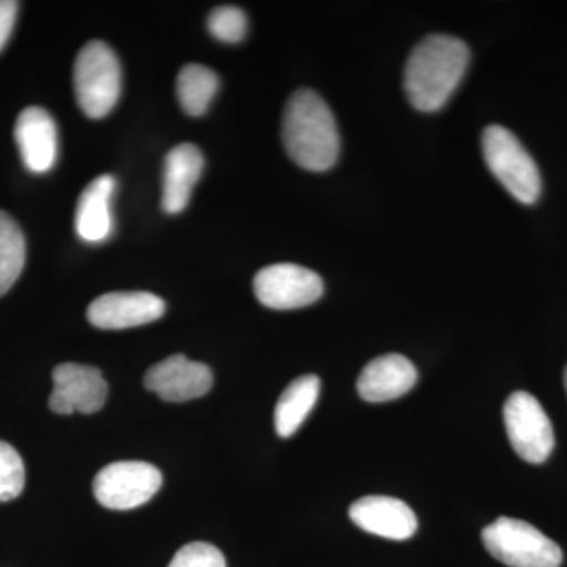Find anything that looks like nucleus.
Segmentation results:
<instances>
[{
  "instance_id": "f257e3e1",
  "label": "nucleus",
  "mask_w": 567,
  "mask_h": 567,
  "mask_svg": "<svg viewBox=\"0 0 567 567\" xmlns=\"http://www.w3.org/2000/svg\"><path fill=\"white\" fill-rule=\"evenodd\" d=\"M470 63L464 41L445 33L425 37L413 48L404 73L406 99L415 110H443L456 92Z\"/></svg>"
},
{
  "instance_id": "f03ea898",
  "label": "nucleus",
  "mask_w": 567,
  "mask_h": 567,
  "mask_svg": "<svg viewBox=\"0 0 567 567\" xmlns=\"http://www.w3.org/2000/svg\"><path fill=\"white\" fill-rule=\"evenodd\" d=\"M282 142L290 159L311 173H324L338 163V125L319 93L301 89L290 96L284 110Z\"/></svg>"
},
{
  "instance_id": "7ed1b4c3",
  "label": "nucleus",
  "mask_w": 567,
  "mask_h": 567,
  "mask_svg": "<svg viewBox=\"0 0 567 567\" xmlns=\"http://www.w3.org/2000/svg\"><path fill=\"white\" fill-rule=\"evenodd\" d=\"M484 159L492 175L514 199L533 205L543 193L539 167L522 142L505 126H487L481 137Z\"/></svg>"
},
{
  "instance_id": "20e7f679",
  "label": "nucleus",
  "mask_w": 567,
  "mask_h": 567,
  "mask_svg": "<svg viewBox=\"0 0 567 567\" xmlns=\"http://www.w3.org/2000/svg\"><path fill=\"white\" fill-rule=\"evenodd\" d=\"M73 85L78 104L93 121L114 110L122 93V66L104 41H91L82 48L74 62Z\"/></svg>"
},
{
  "instance_id": "39448f33",
  "label": "nucleus",
  "mask_w": 567,
  "mask_h": 567,
  "mask_svg": "<svg viewBox=\"0 0 567 567\" xmlns=\"http://www.w3.org/2000/svg\"><path fill=\"white\" fill-rule=\"evenodd\" d=\"M488 554L509 567H559L563 551L536 527L517 518L499 517L483 529Z\"/></svg>"
},
{
  "instance_id": "423d86ee",
  "label": "nucleus",
  "mask_w": 567,
  "mask_h": 567,
  "mask_svg": "<svg viewBox=\"0 0 567 567\" xmlns=\"http://www.w3.org/2000/svg\"><path fill=\"white\" fill-rule=\"evenodd\" d=\"M503 417L511 446L528 464H544L555 447L550 417L535 395L517 391L507 398Z\"/></svg>"
},
{
  "instance_id": "0eeeda50",
  "label": "nucleus",
  "mask_w": 567,
  "mask_h": 567,
  "mask_svg": "<svg viewBox=\"0 0 567 567\" xmlns=\"http://www.w3.org/2000/svg\"><path fill=\"white\" fill-rule=\"evenodd\" d=\"M162 484V472L147 462H114L93 480V494L107 509L130 511L151 502Z\"/></svg>"
},
{
  "instance_id": "6e6552de",
  "label": "nucleus",
  "mask_w": 567,
  "mask_h": 567,
  "mask_svg": "<svg viewBox=\"0 0 567 567\" xmlns=\"http://www.w3.org/2000/svg\"><path fill=\"white\" fill-rule=\"evenodd\" d=\"M254 293L267 308L290 311L319 301L323 281L316 271L301 265L275 264L256 275Z\"/></svg>"
},
{
  "instance_id": "1a4fd4ad",
  "label": "nucleus",
  "mask_w": 567,
  "mask_h": 567,
  "mask_svg": "<svg viewBox=\"0 0 567 567\" xmlns=\"http://www.w3.org/2000/svg\"><path fill=\"white\" fill-rule=\"evenodd\" d=\"M50 406L59 415L80 412L84 415L100 412L106 404L107 382L102 371L93 365L63 363L52 372Z\"/></svg>"
},
{
  "instance_id": "9d476101",
  "label": "nucleus",
  "mask_w": 567,
  "mask_h": 567,
  "mask_svg": "<svg viewBox=\"0 0 567 567\" xmlns=\"http://www.w3.org/2000/svg\"><path fill=\"white\" fill-rule=\"evenodd\" d=\"M144 385L163 401L188 402L212 390L213 372L207 364L174 354L148 369Z\"/></svg>"
},
{
  "instance_id": "9b49d317",
  "label": "nucleus",
  "mask_w": 567,
  "mask_h": 567,
  "mask_svg": "<svg viewBox=\"0 0 567 567\" xmlns=\"http://www.w3.org/2000/svg\"><path fill=\"white\" fill-rule=\"evenodd\" d=\"M166 305L148 292H112L92 301L87 319L100 330H126L162 319Z\"/></svg>"
},
{
  "instance_id": "f8f14e48",
  "label": "nucleus",
  "mask_w": 567,
  "mask_h": 567,
  "mask_svg": "<svg viewBox=\"0 0 567 567\" xmlns=\"http://www.w3.org/2000/svg\"><path fill=\"white\" fill-rule=\"evenodd\" d=\"M14 140L24 166L33 174L50 173L58 163V125L43 107L29 106L14 125Z\"/></svg>"
},
{
  "instance_id": "ddd939ff",
  "label": "nucleus",
  "mask_w": 567,
  "mask_h": 567,
  "mask_svg": "<svg viewBox=\"0 0 567 567\" xmlns=\"http://www.w3.org/2000/svg\"><path fill=\"white\" fill-rule=\"evenodd\" d=\"M349 516L358 528L391 540L410 539L417 529L412 507L393 496H363L350 506Z\"/></svg>"
},
{
  "instance_id": "4468645a",
  "label": "nucleus",
  "mask_w": 567,
  "mask_h": 567,
  "mask_svg": "<svg viewBox=\"0 0 567 567\" xmlns=\"http://www.w3.org/2000/svg\"><path fill=\"white\" fill-rule=\"evenodd\" d=\"M417 382L415 364L402 354L390 353L365 365L358 379V394L365 402L382 404L409 393Z\"/></svg>"
},
{
  "instance_id": "2eb2a0df",
  "label": "nucleus",
  "mask_w": 567,
  "mask_h": 567,
  "mask_svg": "<svg viewBox=\"0 0 567 567\" xmlns=\"http://www.w3.org/2000/svg\"><path fill=\"white\" fill-rule=\"evenodd\" d=\"M204 171V155L194 144H181L167 153L163 171V210L177 215L188 207Z\"/></svg>"
},
{
  "instance_id": "dca6fc26",
  "label": "nucleus",
  "mask_w": 567,
  "mask_h": 567,
  "mask_svg": "<svg viewBox=\"0 0 567 567\" xmlns=\"http://www.w3.org/2000/svg\"><path fill=\"white\" fill-rule=\"evenodd\" d=\"M115 185L117 183L112 175H100L82 192L74 215V227L78 237L85 244H103L111 237L114 229L111 200Z\"/></svg>"
},
{
  "instance_id": "f3484780",
  "label": "nucleus",
  "mask_w": 567,
  "mask_h": 567,
  "mask_svg": "<svg viewBox=\"0 0 567 567\" xmlns=\"http://www.w3.org/2000/svg\"><path fill=\"white\" fill-rule=\"evenodd\" d=\"M320 393L319 377H298L284 390L275 409V429L279 436L289 439L303 425Z\"/></svg>"
},
{
  "instance_id": "a211bd4d",
  "label": "nucleus",
  "mask_w": 567,
  "mask_h": 567,
  "mask_svg": "<svg viewBox=\"0 0 567 567\" xmlns=\"http://www.w3.org/2000/svg\"><path fill=\"white\" fill-rule=\"evenodd\" d=\"M219 87L215 71L199 63L183 66L177 78V99L182 110L192 117H200L210 107Z\"/></svg>"
},
{
  "instance_id": "6ab92c4d",
  "label": "nucleus",
  "mask_w": 567,
  "mask_h": 567,
  "mask_svg": "<svg viewBox=\"0 0 567 567\" xmlns=\"http://www.w3.org/2000/svg\"><path fill=\"white\" fill-rule=\"evenodd\" d=\"M24 264V234L10 215L0 210V297L18 281Z\"/></svg>"
},
{
  "instance_id": "aec40b11",
  "label": "nucleus",
  "mask_w": 567,
  "mask_h": 567,
  "mask_svg": "<svg viewBox=\"0 0 567 567\" xmlns=\"http://www.w3.org/2000/svg\"><path fill=\"white\" fill-rule=\"evenodd\" d=\"M207 25L216 40L223 43H240L248 33V17L238 7H218L208 17Z\"/></svg>"
},
{
  "instance_id": "412c9836",
  "label": "nucleus",
  "mask_w": 567,
  "mask_h": 567,
  "mask_svg": "<svg viewBox=\"0 0 567 567\" xmlns=\"http://www.w3.org/2000/svg\"><path fill=\"white\" fill-rule=\"evenodd\" d=\"M24 484V462L13 446L0 440V502L18 498Z\"/></svg>"
},
{
  "instance_id": "4be33fe9",
  "label": "nucleus",
  "mask_w": 567,
  "mask_h": 567,
  "mask_svg": "<svg viewBox=\"0 0 567 567\" xmlns=\"http://www.w3.org/2000/svg\"><path fill=\"white\" fill-rule=\"evenodd\" d=\"M167 567H227V565L221 551L212 544L192 543L182 547Z\"/></svg>"
},
{
  "instance_id": "5701e85b",
  "label": "nucleus",
  "mask_w": 567,
  "mask_h": 567,
  "mask_svg": "<svg viewBox=\"0 0 567 567\" xmlns=\"http://www.w3.org/2000/svg\"><path fill=\"white\" fill-rule=\"evenodd\" d=\"M18 11H20V3L14 0H0V51L9 43Z\"/></svg>"
},
{
  "instance_id": "b1692460",
  "label": "nucleus",
  "mask_w": 567,
  "mask_h": 567,
  "mask_svg": "<svg viewBox=\"0 0 567 567\" xmlns=\"http://www.w3.org/2000/svg\"><path fill=\"white\" fill-rule=\"evenodd\" d=\"M565 388H566V393H567V368H566V371H565Z\"/></svg>"
}]
</instances>
